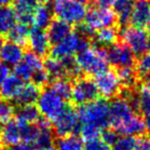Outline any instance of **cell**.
<instances>
[{"mask_svg":"<svg viewBox=\"0 0 150 150\" xmlns=\"http://www.w3.org/2000/svg\"><path fill=\"white\" fill-rule=\"evenodd\" d=\"M77 114L81 125H91L101 131L110 125V107L106 99H97L88 104L78 106Z\"/></svg>","mask_w":150,"mask_h":150,"instance_id":"1","label":"cell"},{"mask_svg":"<svg viewBox=\"0 0 150 150\" xmlns=\"http://www.w3.org/2000/svg\"><path fill=\"white\" fill-rule=\"evenodd\" d=\"M79 68L86 76H97L108 70L109 63L106 59V47L94 45L78 52L75 57Z\"/></svg>","mask_w":150,"mask_h":150,"instance_id":"2","label":"cell"},{"mask_svg":"<svg viewBox=\"0 0 150 150\" xmlns=\"http://www.w3.org/2000/svg\"><path fill=\"white\" fill-rule=\"evenodd\" d=\"M52 11L54 17L72 25L82 23L86 13L83 4L75 0H52Z\"/></svg>","mask_w":150,"mask_h":150,"instance_id":"3","label":"cell"},{"mask_svg":"<svg viewBox=\"0 0 150 150\" xmlns=\"http://www.w3.org/2000/svg\"><path fill=\"white\" fill-rule=\"evenodd\" d=\"M119 38L135 56H143L150 50V35L143 28L127 26L119 29Z\"/></svg>","mask_w":150,"mask_h":150,"instance_id":"4","label":"cell"},{"mask_svg":"<svg viewBox=\"0 0 150 150\" xmlns=\"http://www.w3.org/2000/svg\"><path fill=\"white\" fill-rule=\"evenodd\" d=\"M80 125L77 110L72 104H68L63 112L54 120L52 131L54 138H64L71 135L78 136Z\"/></svg>","mask_w":150,"mask_h":150,"instance_id":"5","label":"cell"},{"mask_svg":"<svg viewBox=\"0 0 150 150\" xmlns=\"http://www.w3.org/2000/svg\"><path fill=\"white\" fill-rule=\"evenodd\" d=\"M99 91L95 81L88 76L82 75L72 81V96L71 104L81 106L99 99Z\"/></svg>","mask_w":150,"mask_h":150,"instance_id":"6","label":"cell"},{"mask_svg":"<svg viewBox=\"0 0 150 150\" xmlns=\"http://www.w3.org/2000/svg\"><path fill=\"white\" fill-rule=\"evenodd\" d=\"M67 103L54 93L48 86L42 88L37 100V108L41 115L48 120L54 121L67 106Z\"/></svg>","mask_w":150,"mask_h":150,"instance_id":"7","label":"cell"},{"mask_svg":"<svg viewBox=\"0 0 150 150\" xmlns=\"http://www.w3.org/2000/svg\"><path fill=\"white\" fill-rule=\"evenodd\" d=\"M83 21V23L95 32L107 27H118L116 15L110 8H99L97 6L90 7V9L86 11Z\"/></svg>","mask_w":150,"mask_h":150,"instance_id":"8","label":"cell"},{"mask_svg":"<svg viewBox=\"0 0 150 150\" xmlns=\"http://www.w3.org/2000/svg\"><path fill=\"white\" fill-rule=\"evenodd\" d=\"M106 59L112 66L118 68L134 67L136 64V57L134 52L122 42H115L106 47Z\"/></svg>","mask_w":150,"mask_h":150,"instance_id":"9","label":"cell"},{"mask_svg":"<svg viewBox=\"0 0 150 150\" xmlns=\"http://www.w3.org/2000/svg\"><path fill=\"white\" fill-rule=\"evenodd\" d=\"M94 81L99 91V94L104 99L115 98L122 90L117 73L112 70H107L97 75Z\"/></svg>","mask_w":150,"mask_h":150,"instance_id":"10","label":"cell"},{"mask_svg":"<svg viewBox=\"0 0 150 150\" xmlns=\"http://www.w3.org/2000/svg\"><path fill=\"white\" fill-rule=\"evenodd\" d=\"M40 6L38 0H13V9L19 23L28 27L34 25V15L36 9Z\"/></svg>","mask_w":150,"mask_h":150,"instance_id":"11","label":"cell"},{"mask_svg":"<svg viewBox=\"0 0 150 150\" xmlns=\"http://www.w3.org/2000/svg\"><path fill=\"white\" fill-rule=\"evenodd\" d=\"M27 47L40 58H46L50 50V43L46 32L42 29L33 27V29L30 30Z\"/></svg>","mask_w":150,"mask_h":150,"instance_id":"12","label":"cell"},{"mask_svg":"<svg viewBox=\"0 0 150 150\" xmlns=\"http://www.w3.org/2000/svg\"><path fill=\"white\" fill-rule=\"evenodd\" d=\"M118 135L129 136V137H138L145 133V122L142 116L137 113H134L129 118L125 119L112 127Z\"/></svg>","mask_w":150,"mask_h":150,"instance_id":"13","label":"cell"},{"mask_svg":"<svg viewBox=\"0 0 150 150\" xmlns=\"http://www.w3.org/2000/svg\"><path fill=\"white\" fill-rule=\"evenodd\" d=\"M78 40L79 37L75 32L70 33L65 39L52 46L50 50V57L59 60L73 57L75 52H77Z\"/></svg>","mask_w":150,"mask_h":150,"instance_id":"14","label":"cell"},{"mask_svg":"<svg viewBox=\"0 0 150 150\" xmlns=\"http://www.w3.org/2000/svg\"><path fill=\"white\" fill-rule=\"evenodd\" d=\"M150 21V0H136L134 2L133 11L129 23L132 26L143 28Z\"/></svg>","mask_w":150,"mask_h":150,"instance_id":"15","label":"cell"},{"mask_svg":"<svg viewBox=\"0 0 150 150\" xmlns=\"http://www.w3.org/2000/svg\"><path fill=\"white\" fill-rule=\"evenodd\" d=\"M70 33H72V26L59 19H52L48 27L46 28L48 41L52 45L61 42Z\"/></svg>","mask_w":150,"mask_h":150,"instance_id":"16","label":"cell"},{"mask_svg":"<svg viewBox=\"0 0 150 150\" xmlns=\"http://www.w3.org/2000/svg\"><path fill=\"white\" fill-rule=\"evenodd\" d=\"M41 93V88L36 86L32 82L24 84L23 88L20 90L18 95L11 101L15 107L26 106V105H33L37 102L38 98Z\"/></svg>","mask_w":150,"mask_h":150,"instance_id":"17","label":"cell"},{"mask_svg":"<svg viewBox=\"0 0 150 150\" xmlns=\"http://www.w3.org/2000/svg\"><path fill=\"white\" fill-rule=\"evenodd\" d=\"M23 56V47L19 44L7 40L6 42H4L2 48L0 50V62L7 66L15 67L22 61Z\"/></svg>","mask_w":150,"mask_h":150,"instance_id":"18","label":"cell"},{"mask_svg":"<svg viewBox=\"0 0 150 150\" xmlns=\"http://www.w3.org/2000/svg\"><path fill=\"white\" fill-rule=\"evenodd\" d=\"M0 139L3 147H11L21 142L19 125L15 119H11L3 125L2 129L0 132Z\"/></svg>","mask_w":150,"mask_h":150,"instance_id":"19","label":"cell"},{"mask_svg":"<svg viewBox=\"0 0 150 150\" xmlns=\"http://www.w3.org/2000/svg\"><path fill=\"white\" fill-rule=\"evenodd\" d=\"M119 38V28L118 27H107L100 29L95 33L92 40V44L102 47H107L115 42Z\"/></svg>","mask_w":150,"mask_h":150,"instance_id":"20","label":"cell"},{"mask_svg":"<svg viewBox=\"0 0 150 150\" xmlns=\"http://www.w3.org/2000/svg\"><path fill=\"white\" fill-rule=\"evenodd\" d=\"M43 68L45 69L48 77H50V82L58 79H68L64 65H63L62 61L59 59L46 57L43 63Z\"/></svg>","mask_w":150,"mask_h":150,"instance_id":"21","label":"cell"},{"mask_svg":"<svg viewBox=\"0 0 150 150\" xmlns=\"http://www.w3.org/2000/svg\"><path fill=\"white\" fill-rule=\"evenodd\" d=\"M24 84H25L24 80L18 77L17 75H9L0 88V97L8 101H11L17 96Z\"/></svg>","mask_w":150,"mask_h":150,"instance_id":"22","label":"cell"},{"mask_svg":"<svg viewBox=\"0 0 150 150\" xmlns=\"http://www.w3.org/2000/svg\"><path fill=\"white\" fill-rule=\"evenodd\" d=\"M137 110L144 115L150 114V78H145L136 94Z\"/></svg>","mask_w":150,"mask_h":150,"instance_id":"23","label":"cell"},{"mask_svg":"<svg viewBox=\"0 0 150 150\" xmlns=\"http://www.w3.org/2000/svg\"><path fill=\"white\" fill-rule=\"evenodd\" d=\"M134 1L133 0H116L113 5L114 13L118 21V28L121 29L127 27L131 20V15L133 11Z\"/></svg>","mask_w":150,"mask_h":150,"instance_id":"24","label":"cell"},{"mask_svg":"<svg viewBox=\"0 0 150 150\" xmlns=\"http://www.w3.org/2000/svg\"><path fill=\"white\" fill-rule=\"evenodd\" d=\"M15 116L16 120L19 122L36 123L41 117V113L38 110L37 106H35V104L26 105V106L15 107Z\"/></svg>","mask_w":150,"mask_h":150,"instance_id":"25","label":"cell"},{"mask_svg":"<svg viewBox=\"0 0 150 150\" xmlns=\"http://www.w3.org/2000/svg\"><path fill=\"white\" fill-rule=\"evenodd\" d=\"M30 30H31L30 27L24 25V24L16 23V25L7 33V39H8V41H11L13 43L21 45L22 47L27 46Z\"/></svg>","mask_w":150,"mask_h":150,"instance_id":"26","label":"cell"},{"mask_svg":"<svg viewBox=\"0 0 150 150\" xmlns=\"http://www.w3.org/2000/svg\"><path fill=\"white\" fill-rule=\"evenodd\" d=\"M117 76L121 86L125 90H133L139 82V76L134 67H125L117 69Z\"/></svg>","mask_w":150,"mask_h":150,"instance_id":"27","label":"cell"},{"mask_svg":"<svg viewBox=\"0 0 150 150\" xmlns=\"http://www.w3.org/2000/svg\"><path fill=\"white\" fill-rule=\"evenodd\" d=\"M17 23V17L11 6H0V35H7Z\"/></svg>","mask_w":150,"mask_h":150,"instance_id":"28","label":"cell"},{"mask_svg":"<svg viewBox=\"0 0 150 150\" xmlns=\"http://www.w3.org/2000/svg\"><path fill=\"white\" fill-rule=\"evenodd\" d=\"M48 88L56 93L60 98H62L65 102L71 101L72 96V81L69 79H58L50 81L48 83Z\"/></svg>","mask_w":150,"mask_h":150,"instance_id":"29","label":"cell"},{"mask_svg":"<svg viewBox=\"0 0 150 150\" xmlns=\"http://www.w3.org/2000/svg\"><path fill=\"white\" fill-rule=\"evenodd\" d=\"M52 17H54V15H52V6L48 7V4L40 5L36 9L35 15H34L33 27L42 30L46 29L50 24V22H52Z\"/></svg>","mask_w":150,"mask_h":150,"instance_id":"30","label":"cell"},{"mask_svg":"<svg viewBox=\"0 0 150 150\" xmlns=\"http://www.w3.org/2000/svg\"><path fill=\"white\" fill-rule=\"evenodd\" d=\"M54 146L58 150H84L81 138L75 135L64 138H56Z\"/></svg>","mask_w":150,"mask_h":150,"instance_id":"31","label":"cell"},{"mask_svg":"<svg viewBox=\"0 0 150 150\" xmlns=\"http://www.w3.org/2000/svg\"><path fill=\"white\" fill-rule=\"evenodd\" d=\"M17 122L19 125L20 134H21V142H24V143H34L40 133V129L37 127V125L36 123L19 122V121H17Z\"/></svg>","mask_w":150,"mask_h":150,"instance_id":"32","label":"cell"},{"mask_svg":"<svg viewBox=\"0 0 150 150\" xmlns=\"http://www.w3.org/2000/svg\"><path fill=\"white\" fill-rule=\"evenodd\" d=\"M139 140L137 137H129V136H122L116 140L112 145L111 150H135L137 148Z\"/></svg>","mask_w":150,"mask_h":150,"instance_id":"33","label":"cell"},{"mask_svg":"<svg viewBox=\"0 0 150 150\" xmlns=\"http://www.w3.org/2000/svg\"><path fill=\"white\" fill-rule=\"evenodd\" d=\"M137 63V74L139 78H150V50L140 57Z\"/></svg>","mask_w":150,"mask_h":150,"instance_id":"34","label":"cell"},{"mask_svg":"<svg viewBox=\"0 0 150 150\" xmlns=\"http://www.w3.org/2000/svg\"><path fill=\"white\" fill-rule=\"evenodd\" d=\"M15 115V106L11 101L0 97V120L7 122Z\"/></svg>","mask_w":150,"mask_h":150,"instance_id":"35","label":"cell"},{"mask_svg":"<svg viewBox=\"0 0 150 150\" xmlns=\"http://www.w3.org/2000/svg\"><path fill=\"white\" fill-rule=\"evenodd\" d=\"M31 81L39 88H44L45 86H47L50 83V77H48L45 69L41 68L34 71L31 76Z\"/></svg>","mask_w":150,"mask_h":150,"instance_id":"36","label":"cell"},{"mask_svg":"<svg viewBox=\"0 0 150 150\" xmlns=\"http://www.w3.org/2000/svg\"><path fill=\"white\" fill-rule=\"evenodd\" d=\"M13 72H15V75H17L22 80H29L31 79L34 71L24 61H21L19 64L13 67Z\"/></svg>","mask_w":150,"mask_h":150,"instance_id":"37","label":"cell"},{"mask_svg":"<svg viewBox=\"0 0 150 150\" xmlns=\"http://www.w3.org/2000/svg\"><path fill=\"white\" fill-rule=\"evenodd\" d=\"M83 149L84 150H110V146H108L102 138L97 137L93 139L86 140L83 143Z\"/></svg>","mask_w":150,"mask_h":150,"instance_id":"38","label":"cell"},{"mask_svg":"<svg viewBox=\"0 0 150 150\" xmlns=\"http://www.w3.org/2000/svg\"><path fill=\"white\" fill-rule=\"evenodd\" d=\"M101 138L108 146H112L119 138V135L113 129H106L101 133Z\"/></svg>","mask_w":150,"mask_h":150,"instance_id":"39","label":"cell"},{"mask_svg":"<svg viewBox=\"0 0 150 150\" xmlns=\"http://www.w3.org/2000/svg\"><path fill=\"white\" fill-rule=\"evenodd\" d=\"M93 2L95 3V6L99 8H110L114 5L116 0H94Z\"/></svg>","mask_w":150,"mask_h":150,"instance_id":"40","label":"cell"},{"mask_svg":"<svg viewBox=\"0 0 150 150\" xmlns=\"http://www.w3.org/2000/svg\"><path fill=\"white\" fill-rule=\"evenodd\" d=\"M9 76V68L7 65L0 62V88L4 82V80Z\"/></svg>","mask_w":150,"mask_h":150,"instance_id":"41","label":"cell"},{"mask_svg":"<svg viewBox=\"0 0 150 150\" xmlns=\"http://www.w3.org/2000/svg\"><path fill=\"white\" fill-rule=\"evenodd\" d=\"M135 150H150V138H143L139 140Z\"/></svg>","mask_w":150,"mask_h":150,"instance_id":"42","label":"cell"},{"mask_svg":"<svg viewBox=\"0 0 150 150\" xmlns=\"http://www.w3.org/2000/svg\"><path fill=\"white\" fill-rule=\"evenodd\" d=\"M144 122H145V129L148 132V134H150V114L145 115Z\"/></svg>","mask_w":150,"mask_h":150,"instance_id":"43","label":"cell"},{"mask_svg":"<svg viewBox=\"0 0 150 150\" xmlns=\"http://www.w3.org/2000/svg\"><path fill=\"white\" fill-rule=\"evenodd\" d=\"M13 0H0V6H7L8 4L13 3Z\"/></svg>","mask_w":150,"mask_h":150,"instance_id":"44","label":"cell"},{"mask_svg":"<svg viewBox=\"0 0 150 150\" xmlns=\"http://www.w3.org/2000/svg\"><path fill=\"white\" fill-rule=\"evenodd\" d=\"M75 1H77V2L81 3V4H83V5H88V4H91L94 0H75Z\"/></svg>","mask_w":150,"mask_h":150,"instance_id":"45","label":"cell"},{"mask_svg":"<svg viewBox=\"0 0 150 150\" xmlns=\"http://www.w3.org/2000/svg\"><path fill=\"white\" fill-rule=\"evenodd\" d=\"M3 44H4V37H3L2 35H0V50L2 48Z\"/></svg>","mask_w":150,"mask_h":150,"instance_id":"46","label":"cell"},{"mask_svg":"<svg viewBox=\"0 0 150 150\" xmlns=\"http://www.w3.org/2000/svg\"><path fill=\"white\" fill-rule=\"evenodd\" d=\"M46 150H58V149H57V148H56V146H52V147H50V148H47V149H46Z\"/></svg>","mask_w":150,"mask_h":150,"instance_id":"47","label":"cell"},{"mask_svg":"<svg viewBox=\"0 0 150 150\" xmlns=\"http://www.w3.org/2000/svg\"><path fill=\"white\" fill-rule=\"evenodd\" d=\"M147 29H148V34L150 35V21H149V23L147 24Z\"/></svg>","mask_w":150,"mask_h":150,"instance_id":"48","label":"cell"},{"mask_svg":"<svg viewBox=\"0 0 150 150\" xmlns=\"http://www.w3.org/2000/svg\"><path fill=\"white\" fill-rule=\"evenodd\" d=\"M2 127H3V125H2V121L0 120V132H1V129H2Z\"/></svg>","mask_w":150,"mask_h":150,"instance_id":"49","label":"cell"},{"mask_svg":"<svg viewBox=\"0 0 150 150\" xmlns=\"http://www.w3.org/2000/svg\"><path fill=\"white\" fill-rule=\"evenodd\" d=\"M3 148V145H2V142H1V139H0V150Z\"/></svg>","mask_w":150,"mask_h":150,"instance_id":"50","label":"cell"}]
</instances>
